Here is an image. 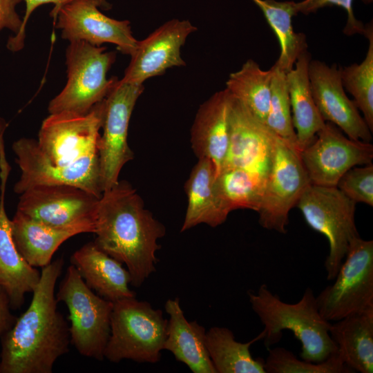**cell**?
Masks as SVG:
<instances>
[{
	"instance_id": "cell-35",
	"label": "cell",
	"mask_w": 373,
	"mask_h": 373,
	"mask_svg": "<svg viewBox=\"0 0 373 373\" xmlns=\"http://www.w3.org/2000/svg\"><path fill=\"white\" fill-rule=\"evenodd\" d=\"M354 0H303L295 3L297 13L309 15L316 12L318 10L332 6H337L344 8L347 15L346 25L343 32L347 35L354 34L363 35L365 25L354 16L352 3Z\"/></svg>"
},
{
	"instance_id": "cell-22",
	"label": "cell",
	"mask_w": 373,
	"mask_h": 373,
	"mask_svg": "<svg viewBox=\"0 0 373 373\" xmlns=\"http://www.w3.org/2000/svg\"><path fill=\"white\" fill-rule=\"evenodd\" d=\"M73 265L86 285L102 298L115 303L135 296L129 288L131 276L123 264L90 242L75 251Z\"/></svg>"
},
{
	"instance_id": "cell-26",
	"label": "cell",
	"mask_w": 373,
	"mask_h": 373,
	"mask_svg": "<svg viewBox=\"0 0 373 373\" xmlns=\"http://www.w3.org/2000/svg\"><path fill=\"white\" fill-rule=\"evenodd\" d=\"M337 353L354 372H373V309L346 316L330 325Z\"/></svg>"
},
{
	"instance_id": "cell-37",
	"label": "cell",
	"mask_w": 373,
	"mask_h": 373,
	"mask_svg": "<svg viewBox=\"0 0 373 373\" xmlns=\"http://www.w3.org/2000/svg\"><path fill=\"white\" fill-rule=\"evenodd\" d=\"M23 0H0V30L8 28L18 34L22 26L17 6Z\"/></svg>"
},
{
	"instance_id": "cell-14",
	"label": "cell",
	"mask_w": 373,
	"mask_h": 373,
	"mask_svg": "<svg viewBox=\"0 0 373 373\" xmlns=\"http://www.w3.org/2000/svg\"><path fill=\"white\" fill-rule=\"evenodd\" d=\"M300 154L311 184L336 186L351 168L372 163L373 145L352 140L336 126L325 122L315 139Z\"/></svg>"
},
{
	"instance_id": "cell-10",
	"label": "cell",
	"mask_w": 373,
	"mask_h": 373,
	"mask_svg": "<svg viewBox=\"0 0 373 373\" xmlns=\"http://www.w3.org/2000/svg\"><path fill=\"white\" fill-rule=\"evenodd\" d=\"M21 176L14 191L21 194L41 185H71L81 188L97 198L102 193L99 153L86 156L67 164L52 163L40 149L37 140L23 137L12 146Z\"/></svg>"
},
{
	"instance_id": "cell-29",
	"label": "cell",
	"mask_w": 373,
	"mask_h": 373,
	"mask_svg": "<svg viewBox=\"0 0 373 373\" xmlns=\"http://www.w3.org/2000/svg\"><path fill=\"white\" fill-rule=\"evenodd\" d=\"M271 77V68L262 70L255 61L248 59L226 82L231 95L264 124L269 108Z\"/></svg>"
},
{
	"instance_id": "cell-20",
	"label": "cell",
	"mask_w": 373,
	"mask_h": 373,
	"mask_svg": "<svg viewBox=\"0 0 373 373\" xmlns=\"http://www.w3.org/2000/svg\"><path fill=\"white\" fill-rule=\"evenodd\" d=\"M10 169H1L0 287L7 294L12 309L21 308L28 293H32L41 273L30 265L17 250L12 239L11 220L6 214L5 189Z\"/></svg>"
},
{
	"instance_id": "cell-27",
	"label": "cell",
	"mask_w": 373,
	"mask_h": 373,
	"mask_svg": "<svg viewBox=\"0 0 373 373\" xmlns=\"http://www.w3.org/2000/svg\"><path fill=\"white\" fill-rule=\"evenodd\" d=\"M263 338L262 332L246 343L236 341L230 329L212 327L206 332V344L216 373H266L262 358H254L250 347Z\"/></svg>"
},
{
	"instance_id": "cell-13",
	"label": "cell",
	"mask_w": 373,
	"mask_h": 373,
	"mask_svg": "<svg viewBox=\"0 0 373 373\" xmlns=\"http://www.w3.org/2000/svg\"><path fill=\"white\" fill-rule=\"evenodd\" d=\"M99 198L71 185H41L20 194L17 211L52 227H84L94 233Z\"/></svg>"
},
{
	"instance_id": "cell-25",
	"label": "cell",
	"mask_w": 373,
	"mask_h": 373,
	"mask_svg": "<svg viewBox=\"0 0 373 373\" xmlns=\"http://www.w3.org/2000/svg\"><path fill=\"white\" fill-rule=\"evenodd\" d=\"M311 54L307 50L298 57L294 67L286 74L292 123L300 151L315 139L325 122L315 104L309 78Z\"/></svg>"
},
{
	"instance_id": "cell-8",
	"label": "cell",
	"mask_w": 373,
	"mask_h": 373,
	"mask_svg": "<svg viewBox=\"0 0 373 373\" xmlns=\"http://www.w3.org/2000/svg\"><path fill=\"white\" fill-rule=\"evenodd\" d=\"M316 296L324 319L336 322L373 309V241L360 236L352 242L334 279Z\"/></svg>"
},
{
	"instance_id": "cell-21",
	"label": "cell",
	"mask_w": 373,
	"mask_h": 373,
	"mask_svg": "<svg viewBox=\"0 0 373 373\" xmlns=\"http://www.w3.org/2000/svg\"><path fill=\"white\" fill-rule=\"evenodd\" d=\"M187 207L181 232L200 224L216 227L224 223L231 211L217 183L213 162L200 158L184 185Z\"/></svg>"
},
{
	"instance_id": "cell-7",
	"label": "cell",
	"mask_w": 373,
	"mask_h": 373,
	"mask_svg": "<svg viewBox=\"0 0 373 373\" xmlns=\"http://www.w3.org/2000/svg\"><path fill=\"white\" fill-rule=\"evenodd\" d=\"M55 296L68 308L70 343L81 355L103 360L113 303L90 289L73 265L68 267Z\"/></svg>"
},
{
	"instance_id": "cell-4",
	"label": "cell",
	"mask_w": 373,
	"mask_h": 373,
	"mask_svg": "<svg viewBox=\"0 0 373 373\" xmlns=\"http://www.w3.org/2000/svg\"><path fill=\"white\" fill-rule=\"evenodd\" d=\"M168 320L162 312L134 297L113 303L111 333L104 358L113 363L129 359L155 363L160 360Z\"/></svg>"
},
{
	"instance_id": "cell-32",
	"label": "cell",
	"mask_w": 373,
	"mask_h": 373,
	"mask_svg": "<svg viewBox=\"0 0 373 373\" xmlns=\"http://www.w3.org/2000/svg\"><path fill=\"white\" fill-rule=\"evenodd\" d=\"M271 69L269 108L265 124L275 134L298 149L292 123L287 73L274 64Z\"/></svg>"
},
{
	"instance_id": "cell-6",
	"label": "cell",
	"mask_w": 373,
	"mask_h": 373,
	"mask_svg": "<svg viewBox=\"0 0 373 373\" xmlns=\"http://www.w3.org/2000/svg\"><path fill=\"white\" fill-rule=\"evenodd\" d=\"M66 57L67 82L50 102L48 112L86 113L105 99L117 81L116 77H106L116 53L106 51L105 47L77 41L70 42Z\"/></svg>"
},
{
	"instance_id": "cell-5",
	"label": "cell",
	"mask_w": 373,
	"mask_h": 373,
	"mask_svg": "<svg viewBox=\"0 0 373 373\" xmlns=\"http://www.w3.org/2000/svg\"><path fill=\"white\" fill-rule=\"evenodd\" d=\"M356 202L336 186L310 184L297 202L307 224L329 243L325 261L327 279L335 278L350 247L359 237L355 224Z\"/></svg>"
},
{
	"instance_id": "cell-15",
	"label": "cell",
	"mask_w": 373,
	"mask_h": 373,
	"mask_svg": "<svg viewBox=\"0 0 373 373\" xmlns=\"http://www.w3.org/2000/svg\"><path fill=\"white\" fill-rule=\"evenodd\" d=\"M100 8L97 0H73L61 6L54 20L62 38L97 46L110 43L121 52L132 55L138 41L133 35L130 21L108 17Z\"/></svg>"
},
{
	"instance_id": "cell-17",
	"label": "cell",
	"mask_w": 373,
	"mask_h": 373,
	"mask_svg": "<svg viewBox=\"0 0 373 373\" xmlns=\"http://www.w3.org/2000/svg\"><path fill=\"white\" fill-rule=\"evenodd\" d=\"M308 73L312 95L324 121L352 140L370 142L372 132L354 102L347 96L337 65L311 59Z\"/></svg>"
},
{
	"instance_id": "cell-11",
	"label": "cell",
	"mask_w": 373,
	"mask_h": 373,
	"mask_svg": "<svg viewBox=\"0 0 373 373\" xmlns=\"http://www.w3.org/2000/svg\"><path fill=\"white\" fill-rule=\"evenodd\" d=\"M143 91V84L117 79L104 100L103 133L98 148L103 191L119 181L122 167L133 159L128 144V129L132 112Z\"/></svg>"
},
{
	"instance_id": "cell-12",
	"label": "cell",
	"mask_w": 373,
	"mask_h": 373,
	"mask_svg": "<svg viewBox=\"0 0 373 373\" xmlns=\"http://www.w3.org/2000/svg\"><path fill=\"white\" fill-rule=\"evenodd\" d=\"M104 100L86 113L61 112L50 114L43 121L37 142L52 163L67 164L99 153Z\"/></svg>"
},
{
	"instance_id": "cell-1",
	"label": "cell",
	"mask_w": 373,
	"mask_h": 373,
	"mask_svg": "<svg viewBox=\"0 0 373 373\" xmlns=\"http://www.w3.org/2000/svg\"><path fill=\"white\" fill-rule=\"evenodd\" d=\"M64 261L42 268L27 309L1 337L0 373H52L69 351V327L57 309L55 285Z\"/></svg>"
},
{
	"instance_id": "cell-28",
	"label": "cell",
	"mask_w": 373,
	"mask_h": 373,
	"mask_svg": "<svg viewBox=\"0 0 373 373\" xmlns=\"http://www.w3.org/2000/svg\"><path fill=\"white\" fill-rule=\"evenodd\" d=\"M262 12L268 24L275 33L280 48L278 59L274 65L287 73L307 44L305 34L296 32L292 17L298 13L293 1L252 0Z\"/></svg>"
},
{
	"instance_id": "cell-39",
	"label": "cell",
	"mask_w": 373,
	"mask_h": 373,
	"mask_svg": "<svg viewBox=\"0 0 373 373\" xmlns=\"http://www.w3.org/2000/svg\"><path fill=\"white\" fill-rule=\"evenodd\" d=\"M7 127V123L3 119H0V151L4 150L3 134Z\"/></svg>"
},
{
	"instance_id": "cell-34",
	"label": "cell",
	"mask_w": 373,
	"mask_h": 373,
	"mask_svg": "<svg viewBox=\"0 0 373 373\" xmlns=\"http://www.w3.org/2000/svg\"><path fill=\"white\" fill-rule=\"evenodd\" d=\"M352 201L373 206V164L352 167L338 180L336 186Z\"/></svg>"
},
{
	"instance_id": "cell-9",
	"label": "cell",
	"mask_w": 373,
	"mask_h": 373,
	"mask_svg": "<svg viewBox=\"0 0 373 373\" xmlns=\"http://www.w3.org/2000/svg\"><path fill=\"white\" fill-rule=\"evenodd\" d=\"M310 184L300 151L276 135L257 211L259 224L268 230L285 233L289 213Z\"/></svg>"
},
{
	"instance_id": "cell-38",
	"label": "cell",
	"mask_w": 373,
	"mask_h": 373,
	"mask_svg": "<svg viewBox=\"0 0 373 373\" xmlns=\"http://www.w3.org/2000/svg\"><path fill=\"white\" fill-rule=\"evenodd\" d=\"M11 309L10 299L0 287V338L12 327L17 318L12 314Z\"/></svg>"
},
{
	"instance_id": "cell-31",
	"label": "cell",
	"mask_w": 373,
	"mask_h": 373,
	"mask_svg": "<svg viewBox=\"0 0 373 373\" xmlns=\"http://www.w3.org/2000/svg\"><path fill=\"white\" fill-rule=\"evenodd\" d=\"M265 178L238 167H224L217 176L219 190L231 211L238 209L258 211Z\"/></svg>"
},
{
	"instance_id": "cell-16",
	"label": "cell",
	"mask_w": 373,
	"mask_h": 373,
	"mask_svg": "<svg viewBox=\"0 0 373 373\" xmlns=\"http://www.w3.org/2000/svg\"><path fill=\"white\" fill-rule=\"evenodd\" d=\"M196 30L189 20L173 19L163 23L147 37L138 41L122 80L143 84L151 77L163 75L169 68L185 66L181 48L187 37Z\"/></svg>"
},
{
	"instance_id": "cell-23",
	"label": "cell",
	"mask_w": 373,
	"mask_h": 373,
	"mask_svg": "<svg viewBox=\"0 0 373 373\" xmlns=\"http://www.w3.org/2000/svg\"><path fill=\"white\" fill-rule=\"evenodd\" d=\"M164 308L169 319L164 350L194 373H216L207 347L204 327L185 318L178 298L169 299Z\"/></svg>"
},
{
	"instance_id": "cell-30",
	"label": "cell",
	"mask_w": 373,
	"mask_h": 373,
	"mask_svg": "<svg viewBox=\"0 0 373 373\" xmlns=\"http://www.w3.org/2000/svg\"><path fill=\"white\" fill-rule=\"evenodd\" d=\"M363 35L368 39V49L360 64L339 68L341 82L353 97L370 130L373 131V28L365 25Z\"/></svg>"
},
{
	"instance_id": "cell-33",
	"label": "cell",
	"mask_w": 373,
	"mask_h": 373,
	"mask_svg": "<svg viewBox=\"0 0 373 373\" xmlns=\"http://www.w3.org/2000/svg\"><path fill=\"white\" fill-rule=\"evenodd\" d=\"M268 356L264 360L266 373H352L335 353L320 363L298 359L291 352L282 347L268 348Z\"/></svg>"
},
{
	"instance_id": "cell-19",
	"label": "cell",
	"mask_w": 373,
	"mask_h": 373,
	"mask_svg": "<svg viewBox=\"0 0 373 373\" xmlns=\"http://www.w3.org/2000/svg\"><path fill=\"white\" fill-rule=\"evenodd\" d=\"M233 96L225 88L202 103L191 129V148L198 159L214 164L217 176L226 160L229 145V117Z\"/></svg>"
},
{
	"instance_id": "cell-24",
	"label": "cell",
	"mask_w": 373,
	"mask_h": 373,
	"mask_svg": "<svg viewBox=\"0 0 373 373\" xmlns=\"http://www.w3.org/2000/svg\"><path fill=\"white\" fill-rule=\"evenodd\" d=\"M15 245L28 263L33 267H44L59 246L71 237L91 233L84 227L56 228L46 225L17 211L11 220Z\"/></svg>"
},
{
	"instance_id": "cell-36",
	"label": "cell",
	"mask_w": 373,
	"mask_h": 373,
	"mask_svg": "<svg viewBox=\"0 0 373 373\" xmlns=\"http://www.w3.org/2000/svg\"><path fill=\"white\" fill-rule=\"evenodd\" d=\"M26 3V10L23 18L22 19V26L19 32L14 37H10L8 40L7 47L9 50L17 52L21 50L24 46L26 37V23L32 14V12L39 6L44 4H53L54 7L51 11V15L55 17L57 11L64 5L73 0H23ZM101 8L107 9L109 8V0H97Z\"/></svg>"
},
{
	"instance_id": "cell-3",
	"label": "cell",
	"mask_w": 373,
	"mask_h": 373,
	"mask_svg": "<svg viewBox=\"0 0 373 373\" xmlns=\"http://www.w3.org/2000/svg\"><path fill=\"white\" fill-rule=\"evenodd\" d=\"M248 295L251 308L264 327L262 339L267 349L280 341L283 331L289 330L300 343V357L305 361L320 363L336 353L337 346L329 334L331 323L321 315L310 287L295 303L283 301L266 284Z\"/></svg>"
},
{
	"instance_id": "cell-2",
	"label": "cell",
	"mask_w": 373,
	"mask_h": 373,
	"mask_svg": "<svg viewBox=\"0 0 373 373\" xmlns=\"http://www.w3.org/2000/svg\"><path fill=\"white\" fill-rule=\"evenodd\" d=\"M94 243L126 266L131 284L140 287L155 271L157 240L166 233L164 225L145 209L132 185L118 181L99 198Z\"/></svg>"
},
{
	"instance_id": "cell-18",
	"label": "cell",
	"mask_w": 373,
	"mask_h": 373,
	"mask_svg": "<svg viewBox=\"0 0 373 373\" xmlns=\"http://www.w3.org/2000/svg\"><path fill=\"white\" fill-rule=\"evenodd\" d=\"M276 135L233 97L229 145L222 169L241 168L266 179Z\"/></svg>"
}]
</instances>
